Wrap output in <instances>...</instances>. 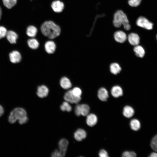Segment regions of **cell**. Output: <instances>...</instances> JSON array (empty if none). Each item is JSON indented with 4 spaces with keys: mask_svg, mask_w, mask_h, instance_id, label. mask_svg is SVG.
Returning a JSON list of instances; mask_svg holds the SVG:
<instances>
[{
    "mask_svg": "<svg viewBox=\"0 0 157 157\" xmlns=\"http://www.w3.org/2000/svg\"><path fill=\"white\" fill-rule=\"evenodd\" d=\"M113 23L114 26L117 28L123 26L124 29L129 31L131 28V26L126 15L122 10H117L114 15Z\"/></svg>",
    "mask_w": 157,
    "mask_h": 157,
    "instance_id": "3957f363",
    "label": "cell"
},
{
    "mask_svg": "<svg viewBox=\"0 0 157 157\" xmlns=\"http://www.w3.org/2000/svg\"><path fill=\"white\" fill-rule=\"evenodd\" d=\"M44 48L45 51L47 53L52 54L55 52L56 45L53 40H48L45 43Z\"/></svg>",
    "mask_w": 157,
    "mask_h": 157,
    "instance_id": "9c48e42d",
    "label": "cell"
},
{
    "mask_svg": "<svg viewBox=\"0 0 157 157\" xmlns=\"http://www.w3.org/2000/svg\"><path fill=\"white\" fill-rule=\"evenodd\" d=\"M90 111V108L89 106L86 104H77L74 108V113L77 116H79L81 115L86 116L89 113Z\"/></svg>",
    "mask_w": 157,
    "mask_h": 157,
    "instance_id": "277c9868",
    "label": "cell"
},
{
    "mask_svg": "<svg viewBox=\"0 0 157 157\" xmlns=\"http://www.w3.org/2000/svg\"><path fill=\"white\" fill-rule=\"evenodd\" d=\"M150 145L152 149L157 152V135H155L152 139Z\"/></svg>",
    "mask_w": 157,
    "mask_h": 157,
    "instance_id": "f1b7e54d",
    "label": "cell"
},
{
    "mask_svg": "<svg viewBox=\"0 0 157 157\" xmlns=\"http://www.w3.org/2000/svg\"><path fill=\"white\" fill-rule=\"evenodd\" d=\"M130 125L131 129L135 131L139 130L141 127L140 122L136 119H133L131 120Z\"/></svg>",
    "mask_w": 157,
    "mask_h": 157,
    "instance_id": "cb8c5ba5",
    "label": "cell"
},
{
    "mask_svg": "<svg viewBox=\"0 0 157 157\" xmlns=\"http://www.w3.org/2000/svg\"><path fill=\"white\" fill-rule=\"evenodd\" d=\"M59 83L60 87L64 90H69L72 86L70 80L66 76L60 78Z\"/></svg>",
    "mask_w": 157,
    "mask_h": 157,
    "instance_id": "9a60e30c",
    "label": "cell"
},
{
    "mask_svg": "<svg viewBox=\"0 0 157 157\" xmlns=\"http://www.w3.org/2000/svg\"><path fill=\"white\" fill-rule=\"evenodd\" d=\"M115 40L118 42L123 43L126 40L127 37L124 32L121 31H116L114 34Z\"/></svg>",
    "mask_w": 157,
    "mask_h": 157,
    "instance_id": "7c38bea8",
    "label": "cell"
},
{
    "mask_svg": "<svg viewBox=\"0 0 157 157\" xmlns=\"http://www.w3.org/2000/svg\"><path fill=\"white\" fill-rule=\"evenodd\" d=\"M99 155L100 157H108L109 156L107 151L103 149L100 150L99 153Z\"/></svg>",
    "mask_w": 157,
    "mask_h": 157,
    "instance_id": "d6a6232c",
    "label": "cell"
},
{
    "mask_svg": "<svg viewBox=\"0 0 157 157\" xmlns=\"http://www.w3.org/2000/svg\"><path fill=\"white\" fill-rule=\"evenodd\" d=\"M17 120L20 124H24L28 122V118L27 113L24 109L16 108L10 112L8 118L9 122L11 124H14Z\"/></svg>",
    "mask_w": 157,
    "mask_h": 157,
    "instance_id": "7a4b0ae2",
    "label": "cell"
},
{
    "mask_svg": "<svg viewBox=\"0 0 157 157\" xmlns=\"http://www.w3.org/2000/svg\"><path fill=\"white\" fill-rule=\"evenodd\" d=\"M27 43L29 47L33 50L37 49L40 45L38 40L34 38L28 39L27 41Z\"/></svg>",
    "mask_w": 157,
    "mask_h": 157,
    "instance_id": "603a6c76",
    "label": "cell"
},
{
    "mask_svg": "<svg viewBox=\"0 0 157 157\" xmlns=\"http://www.w3.org/2000/svg\"><path fill=\"white\" fill-rule=\"evenodd\" d=\"M149 157H157V153L156 152H153L151 153Z\"/></svg>",
    "mask_w": 157,
    "mask_h": 157,
    "instance_id": "d590c367",
    "label": "cell"
},
{
    "mask_svg": "<svg viewBox=\"0 0 157 157\" xmlns=\"http://www.w3.org/2000/svg\"><path fill=\"white\" fill-rule=\"evenodd\" d=\"M97 96L99 99L101 101H107L109 95L107 90L104 88L102 87L99 88L97 92Z\"/></svg>",
    "mask_w": 157,
    "mask_h": 157,
    "instance_id": "e0dca14e",
    "label": "cell"
},
{
    "mask_svg": "<svg viewBox=\"0 0 157 157\" xmlns=\"http://www.w3.org/2000/svg\"><path fill=\"white\" fill-rule=\"evenodd\" d=\"M40 30L45 37L50 40L56 38L61 32L60 26L51 20L44 22L41 25Z\"/></svg>",
    "mask_w": 157,
    "mask_h": 157,
    "instance_id": "6da1fadb",
    "label": "cell"
},
{
    "mask_svg": "<svg viewBox=\"0 0 157 157\" xmlns=\"http://www.w3.org/2000/svg\"><path fill=\"white\" fill-rule=\"evenodd\" d=\"M86 123L90 127L95 125L98 121V118L96 115L93 113L89 114L87 116Z\"/></svg>",
    "mask_w": 157,
    "mask_h": 157,
    "instance_id": "2e32d148",
    "label": "cell"
},
{
    "mask_svg": "<svg viewBox=\"0 0 157 157\" xmlns=\"http://www.w3.org/2000/svg\"><path fill=\"white\" fill-rule=\"evenodd\" d=\"M4 6L8 9H10L16 4L17 0H2Z\"/></svg>",
    "mask_w": 157,
    "mask_h": 157,
    "instance_id": "4316f807",
    "label": "cell"
},
{
    "mask_svg": "<svg viewBox=\"0 0 157 157\" xmlns=\"http://www.w3.org/2000/svg\"><path fill=\"white\" fill-rule=\"evenodd\" d=\"M74 136V138L76 140L81 141L86 138L87 133L83 129L79 128L75 132Z\"/></svg>",
    "mask_w": 157,
    "mask_h": 157,
    "instance_id": "5bb4252c",
    "label": "cell"
},
{
    "mask_svg": "<svg viewBox=\"0 0 157 157\" xmlns=\"http://www.w3.org/2000/svg\"><path fill=\"white\" fill-rule=\"evenodd\" d=\"M51 156L52 157H60L59 150H55L52 153Z\"/></svg>",
    "mask_w": 157,
    "mask_h": 157,
    "instance_id": "836d02e7",
    "label": "cell"
},
{
    "mask_svg": "<svg viewBox=\"0 0 157 157\" xmlns=\"http://www.w3.org/2000/svg\"><path fill=\"white\" fill-rule=\"evenodd\" d=\"M110 68L111 73L115 75L118 74L121 70V68L119 65L115 63H111Z\"/></svg>",
    "mask_w": 157,
    "mask_h": 157,
    "instance_id": "d4e9b609",
    "label": "cell"
},
{
    "mask_svg": "<svg viewBox=\"0 0 157 157\" xmlns=\"http://www.w3.org/2000/svg\"><path fill=\"white\" fill-rule=\"evenodd\" d=\"M64 100L72 104H78L81 100V97H75L72 94L71 90H69L65 94L64 96Z\"/></svg>",
    "mask_w": 157,
    "mask_h": 157,
    "instance_id": "8992f818",
    "label": "cell"
},
{
    "mask_svg": "<svg viewBox=\"0 0 157 157\" xmlns=\"http://www.w3.org/2000/svg\"><path fill=\"white\" fill-rule=\"evenodd\" d=\"M7 32V30L5 27L0 26V39L6 37Z\"/></svg>",
    "mask_w": 157,
    "mask_h": 157,
    "instance_id": "1f68e13d",
    "label": "cell"
},
{
    "mask_svg": "<svg viewBox=\"0 0 157 157\" xmlns=\"http://www.w3.org/2000/svg\"><path fill=\"white\" fill-rule=\"evenodd\" d=\"M128 41L132 45L135 46L139 45L140 42V38L137 34L131 33L129 34L127 36Z\"/></svg>",
    "mask_w": 157,
    "mask_h": 157,
    "instance_id": "4fadbf2b",
    "label": "cell"
},
{
    "mask_svg": "<svg viewBox=\"0 0 157 157\" xmlns=\"http://www.w3.org/2000/svg\"><path fill=\"white\" fill-rule=\"evenodd\" d=\"M133 51L137 57L141 58L144 57L145 51L144 48L141 46L138 45L135 46Z\"/></svg>",
    "mask_w": 157,
    "mask_h": 157,
    "instance_id": "7402d4cb",
    "label": "cell"
},
{
    "mask_svg": "<svg viewBox=\"0 0 157 157\" xmlns=\"http://www.w3.org/2000/svg\"><path fill=\"white\" fill-rule=\"evenodd\" d=\"M2 15V10L0 6V20L1 19Z\"/></svg>",
    "mask_w": 157,
    "mask_h": 157,
    "instance_id": "8d00e7d4",
    "label": "cell"
},
{
    "mask_svg": "<svg viewBox=\"0 0 157 157\" xmlns=\"http://www.w3.org/2000/svg\"><path fill=\"white\" fill-rule=\"evenodd\" d=\"M135 113L134 110L131 106H126L123 109L122 113L126 117L130 118L134 115Z\"/></svg>",
    "mask_w": 157,
    "mask_h": 157,
    "instance_id": "44dd1931",
    "label": "cell"
},
{
    "mask_svg": "<svg viewBox=\"0 0 157 157\" xmlns=\"http://www.w3.org/2000/svg\"><path fill=\"white\" fill-rule=\"evenodd\" d=\"M142 0H129L128 3L129 5L132 7H136L140 4Z\"/></svg>",
    "mask_w": 157,
    "mask_h": 157,
    "instance_id": "f546056e",
    "label": "cell"
},
{
    "mask_svg": "<svg viewBox=\"0 0 157 157\" xmlns=\"http://www.w3.org/2000/svg\"><path fill=\"white\" fill-rule=\"evenodd\" d=\"M136 156V154L133 151H126L122 154V156L123 157H135Z\"/></svg>",
    "mask_w": 157,
    "mask_h": 157,
    "instance_id": "4dcf8cb0",
    "label": "cell"
},
{
    "mask_svg": "<svg viewBox=\"0 0 157 157\" xmlns=\"http://www.w3.org/2000/svg\"><path fill=\"white\" fill-rule=\"evenodd\" d=\"M9 58L10 62L13 63H18L20 62L22 59V56L18 51L14 50L9 54Z\"/></svg>",
    "mask_w": 157,
    "mask_h": 157,
    "instance_id": "8fae6325",
    "label": "cell"
},
{
    "mask_svg": "<svg viewBox=\"0 0 157 157\" xmlns=\"http://www.w3.org/2000/svg\"><path fill=\"white\" fill-rule=\"evenodd\" d=\"M51 7L54 12L60 13L64 10L65 4L62 1L60 0H55L51 2Z\"/></svg>",
    "mask_w": 157,
    "mask_h": 157,
    "instance_id": "52a82bcc",
    "label": "cell"
},
{
    "mask_svg": "<svg viewBox=\"0 0 157 157\" xmlns=\"http://www.w3.org/2000/svg\"><path fill=\"white\" fill-rule=\"evenodd\" d=\"M38 32V29L34 25H29L26 28V34L30 38H34L36 36Z\"/></svg>",
    "mask_w": 157,
    "mask_h": 157,
    "instance_id": "ac0fdd59",
    "label": "cell"
},
{
    "mask_svg": "<svg viewBox=\"0 0 157 157\" xmlns=\"http://www.w3.org/2000/svg\"><path fill=\"white\" fill-rule=\"evenodd\" d=\"M73 94L77 97H81L82 94L81 89L78 87H75L71 89Z\"/></svg>",
    "mask_w": 157,
    "mask_h": 157,
    "instance_id": "83f0119b",
    "label": "cell"
},
{
    "mask_svg": "<svg viewBox=\"0 0 157 157\" xmlns=\"http://www.w3.org/2000/svg\"><path fill=\"white\" fill-rule=\"evenodd\" d=\"M112 96L115 98H118L123 95V91L122 88L119 86L115 85L113 86L111 90Z\"/></svg>",
    "mask_w": 157,
    "mask_h": 157,
    "instance_id": "ffe728a7",
    "label": "cell"
},
{
    "mask_svg": "<svg viewBox=\"0 0 157 157\" xmlns=\"http://www.w3.org/2000/svg\"><path fill=\"white\" fill-rule=\"evenodd\" d=\"M6 36L8 40L12 44L16 43L17 40L18 38L17 34L15 32L12 31H7Z\"/></svg>",
    "mask_w": 157,
    "mask_h": 157,
    "instance_id": "d6986e66",
    "label": "cell"
},
{
    "mask_svg": "<svg viewBox=\"0 0 157 157\" xmlns=\"http://www.w3.org/2000/svg\"><path fill=\"white\" fill-rule=\"evenodd\" d=\"M68 144V141L65 138H62L59 141L58 146L60 157L65 156Z\"/></svg>",
    "mask_w": 157,
    "mask_h": 157,
    "instance_id": "ba28073f",
    "label": "cell"
},
{
    "mask_svg": "<svg viewBox=\"0 0 157 157\" xmlns=\"http://www.w3.org/2000/svg\"><path fill=\"white\" fill-rule=\"evenodd\" d=\"M49 91L48 87L46 85H42L38 87L36 94L39 97L44 98L48 96Z\"/></svg>",
    "mask_w": 157,
    "mask_h": 157,
    "instance_id": "30bf717a",
    "label": "cell"
},
{
    "mask_svg": "<svg viewBox=\"0 0 157 157\" xmlns=\"http://www.w3.org/2000/svg\"><path fill=\"white\" fill-rule=\"evenodd\" d=\"M60 108V110L63 111L70 112L72 110V107L69 103L65 101L62 103Z\"/></svg>",
    "mask_w": 157,
    "mask_h": 157,
    "instance_id": "484cf974",
    "label": "cell"
},
{
    "mask_svg": "<svg viewBox=\"0 0 157 157\" xmlns=\"http://www.w3.org/2000/svg\"><path fill=\"white\" fill-rule=\"evenodd\" d=\"M4 113V110L3 107L0 105V117H1Z\"/></svg>",
    "mask_w": 157,
    "mask_h": 157,
    "instance_id": "e575fe53",
    "label": "cell"
},
{
    "mask_svg": "<svg viewBox=\"0 0 157 157\" xmlns=\"http://www.w3.org/2000/svg\"><path fill=\"white\" fill-rule=\"evenodd\" d=\"M156 39L157 41V34L156 35Z\"/></svg>",
    "mask_w": 157,
    "mask_h": 157,
    "instance_id": "74e56055",
    "label": "cell"
},
{
    "mask_svg": "<svg viewBox=\"0 0 157 157\" xmlns=\"http://www.w3.org/2000/svg\"><path fill=\"white\" fill-rule=\"evenodd\" d=\"M136 25L141 27L148 30H151L153 28V24L145 17L141 16L138 17L136 21Z\"/></svg>",
    "mask_w": 157,
    "mask_h": 157,
    "instance_id": "5b68a950",
    "label": "cell"
}]
</instances>
